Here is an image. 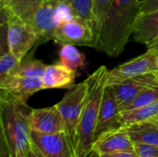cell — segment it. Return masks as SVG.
<instances>
[{"label": "cell", "instance_id": "6da1fadb", "mask_svg": "<svg viewBox=\"0 0 158 157\" xmlns=\"http://www.w3.org/2000/svg\"><path fill=\"white\" fill-rule=\"evenodd\" d=\"M140 15V0H114L101 27L95 49L111 57L120 56Z\"/></svg>", "mask_w": 158, "mask_h": 157}, {"label": "cell", "instance_id": "e0dca14e", "mask_svg": "<svg viewBox=\"0 0 158 157\" xmlns=\"http://www.w3.org/2000/svg\"><path fill=\"white\" fill-rule=\"evenodd\" d=\"M157 115L158 101L139 108L120 112L118 116V124L120 128H126L134 124L151 121Z\"/></svg>", "mask_w": 158, "mask_h": 157}, {"label": "cell", "instance_id": "3957f363", "mask_svg": "<svg viewBox=\"0 0 158 157\" xmlns=\"http://www.w3.org/2000/svg\"><path fill=\"white\" fill-rule=\"evenodd\" d=\"M109 70L101 66L87 79L88 94L76 131V157H86L92 151L95 140V129L104 90L106 86Z\"/></svg>", "mask_w": 158, "mask_h": 157}, {"label": "cell", "instance_id": "8fae6325", "mask_svg": "<svg viewBox=\"0 0 158 157\" xmlns=\"http://www.w3.org/2000/svg\"><path fill=\"white\" fill-rule=\"evenodd\" d=\"M158 85L154 72L134 77L130 80L112 84L120 112L130 105L143 90L148 87Z\"/></svg>", "mask_w": 158, "mask_h": 157}, {"label": "cell", "instance_id": "4fadbf2b", "mask_svg": "<svg viewBox=\"0 0 158 157\" xmlns=\"http://www.w3.org/2000/svg\"><path fill=\"white\" fill-rule=\"evenodd\" d=\"M31 130L41 133H59L66 130L61 112L56 105L39 109H32L30 117Z\"/></svg>", "mask_w": 158, "mask_h": 157}, {"label": "cell", "instance_id": "d6a6232c", "mask_svg": "<svg viewBox=\"0 0 158 157\" xmlns=\"http://www.w3.org/2000/svg\"><path fill=\"white\" fill-rule=\"evenodd\" d=\"M52 1H54V2H56V3H58V4H65V3H67L69 0H52Z\"/></svg>", "mask_w": 158, "mask_h": 157}, {"label": "cell", "instance_id": "f1b7e54d", "mask_svg": "<svg viewBox=\"0 0 158 157\" xmlns=\"http://www.w3.org/2000/svg\"><path fill=\"white\" fill-rule=\"evenodd\" d=\"M146 47H147L148 51H152V52H155V53L158 54V33L152 41H150L146 44Z\"/></svg>", "mask_w": 158, "mask_h": 157}, {"label": "cell", "instance_id": "e575fe53", "mask_svg": "<svg viewBox=\"0 0 158 157\" xmlns=\"http://www.w3.org/2000/svg\"><path fill=\"white\" fill-rule=\"evenodd\" d=\"M151 121L155 122L156 124H157V125H158V115H157V116H156V118H154V119H152Z\"/></svg>", "mask_w": 158, "mask_h": 157}, {"label": "cell", "instance_id": "603a6c76", "mask_svg": "<svg viewBox=\"0 0 158 157\" xmlns=\"http://www.w3.org/2000/svg\"><path fill=\"white\" fill-rule=\"evenodd\" d=\"M158 101V85L151 86L143 90L130 105H128L122 111L139 108L144 105H151ZM121 111V112H122Z\"/></svg>", "mask_w": 158, "mask_h": 157}, {"label": "cell", "instance_id": "484cf974", "mask_svg": "<svg viewBox=\"0 0 158 157\" xmlns=\"http://www.w3.org/2000/svg\"><path fill=\"white\" fill-rule=\"evenodd\" d=\"M134 151L137 157H158V146L155 145L134 143Z\"/></svg>", "mask_w": 158, "mask_h": 157}, {"label": "cell", "instance_id": "ba28073f", "mask_svg": "<svg viewBox=\"0 0 158 157\" xmlns=\"http://www.w3.org/2000/svg\"><path fill=\"white\" fill-rule=\"evenodd\" d=\"M157 55L155 52L147 50L144 54L109 70L106 85H112L156 71L158 70Z\"/></svg>", "mask_w": 158, "mask_h": 157}, {"label": "cell", "instance_id": "8992f818", "mask_svg": "<svg viewBox=\"0 0 158 157\" xmlns=\"http://www.w3.org/2000/svg\"><path fill=\"white\" fill-rule=\"evenodd\" d=\"M53 40L61 44L69 43L96 47V39L93 28L83 19L73 16L58 21Z\"/></svg>", "mask_w": 158, "mask_h": 157}, {"label": "cell", "instance_id": "83f0119b", "mask_svg": "<svg viewBox=\"0 0 158 157\" xmlns=\"http://www.w3.org/2000/svg\"><path fill=\"white\" fill-rule=\"evenodd\" d=\"M100 157H137L135 151H123L117 153H109V154H102Z\"/></svg>", "mask_w": 158, "mask_h": 157}, {"label": "cell", "instance_id": "7a4b0ae2", "mask_svg": "<svg viewBox=\"0 0 158 157\" xmlns=\"http://www.w3.org/2000/svg\"><path fill=\"white\" fill-rule=\"evenodd\" d=\"M31 111L27 103L0 95V152L12 157L27 156L31 143Z\"/></svg>", "mask_w": 158, "mask_h": 157}, {"label": "cell", "instance_id": "4dcf8cb0", "mask_svg": "<svg viewBox=\"0 0 158 157\" xmlns=\"http://www.w3.org/2000/svg\"><path fill=\"white\" fill-rule=\"evenodd\" d=\"M86 157H100V155H99L97 152H95V151L93 150V151H92V152H91Z\"/></svg>", "mask_w": 158, "mask_h": 157}, {"label": "cell", "instance_id": "30bf717a", "mask_svg": "<svg viewBox=\"0 0 158 157\" xmlns=\"http://www.w3.org/2000/svg\"><path fill=\"white\" fill-rule=\"evenodd\" d=\"M31 141L44 157H73L65 131L47 134L31 130Z\"/></svg>", "mask_w": 158, "mask_h": 157}, {"label": "cell", "instance_id": "9a60e30c", "mask_svg": "<svg viewBox=\"0 0 158 157\" xmlns=\"http://www.w3.org/2000/svg\"><path fill=\"white\" fill-rule=\"evenodd\" d=\"M76 72L60 63L48 65L42 78L44 89L71 88L74 86Z\"/></svg>", "mask_w": 158, "mask_h": 157}, {"label": "cell", "instance_id": "44dd1931", "mask_svg": "<svg viewBox=\"0 0 158 157\" xmlns=\"http://www.w3.org/2000/svg\"><path fill=\"white\" fill-rule=\"evenodd\" d=\"M44 1V0H11L6 5H1V10L2 13L21 19Z\"/></svg>", "mask_w": 158, "mask_h": 157}, {"label": "cell", "instance_id": "836d02e7", "mask_svg": "<svg viewBox=\"0 0 158 157\" xmlns=\"http://www.w3.org/2000/svg\"><path fill=\"white\" fill-rule=\"evenodd\" d=\"M11 0H0V4L1 5H6V4H7V3H9Z\"/></svg>", "mask_w": 158, "mask_h": 157}, {"label": "cell", "instance_id": "4316f807", "mask_svg": "<svg viewBox=\"0 0 158 157\" xmlns=\"http://www.w3.org/2000/svg\"><path fill=\"white\" fill-rule=\"evenodd\" d=\"M158 10V0H142L141 14H147Z\"/></svg>", "mask_w": 158, "mask_h": 157}, {"label": "cell", "instance_id": "d590c367", "mask_svg": "<svg viewBox=\"0 0 158 157\" xmlns=\"http://www.w3.org/2000/svg\"><path fill=\"white\" fill-rule=\"evenodd\" d=\"M154 74H155V77H156V81H157V82H158V70L155 71V72H154Z\"/></svg>", "mask_w": 158, "mask_h": 157}, {"label": "cell", "instance_id": "d4e9b609", "mask_svg": "<svg viewBox=\"0 0 158 157\" xmlns=\"http://www.w3.org/2000/svg\"><path fill=\"white\" fill-rule=\"evenodd\" d=\"M114 0H94V35L97 43V38L101 30V27L104 23L106 15ZM96 48V47H95Z\"/></svg>", "mask_w": 158, "mask_h": 157}, {"label": "cell", "instance_id": "5b68a950", "mask_svg": "<svg viewBox=\"0 0 158 157\" xmlns=\"http://www.w3.org/2000/svg\"><path fill=\"white\" fill-rule=\"evenodd\" d=\"M6 24V39L8 50L20 61L24 59L32 46L39 44L36 32L21 19L2 13Z\"/></svg>", "mask_w": 158, "mask_h": 157}, {"label": "cell", "instance_id": "277c9868", "mask_svg": "<svg viewBox=\"0 0 158 157\" xmlns=\"http://www.w3.org/2000/svg\"><path fill=\"white\" fill-rule=\"evenodd\" d=\"M88 89L89 83L88 81L85 80L84 81L69 88L63 99L56 104L65 121V132L68 136L73 157H76L75 140L77 127L86 102Z\"/></svg>", "mask_w": 158, "mask_h": 157}, {"label": "cell", "instance_id": "7c38bea8", "mask_svg": "<svg viewBox=\"0 0 158 157\" xmlns=\"http://www.w3.org/2000/svg\"><path fill=\"white\" fill-rule=\"evenodd\" d=\"M119 113L120 109L116 98L114 89L111 85H106L104 90L101 101L95 129V138H97L103 132L120 128L118 124Z\"/></svg>", "mask_w": 158, "mask_h": 157}, {"label": "cell", "instance_id": "2e32d148", "mask_svg": "<svg viewBox=\"0 0 158 157\" xmlns=\"http://www.w3.org/2000/svg\"><path fill=\"white\" fill-rule=\"evenodd\" d=\"M158 33V10L141 14L135 23L131 39L134 42L147 44Z\"/></svg>", "mask_w": 158, "mask_h": 157}, {"label": "cell", "instance_id": "f546056e", "mask_svg": "<svg viewBox=\"0 0 158 157\" xmlns=\"http://www.w3.org/2000/svg\"><path fill=\"white\" fill-rule=\"evenodd\" d=\"M26 157H44L43 155V154L37 149V147L31 143V146H30V149L28 151V154H27V156Z\"/></svg>", "mask_w": 158, "mask_h": 157}, {"label": "cell", "instance_id": "5bb4252c", "mask_svg": "<svg viewBox=\"0 0 158 157\" xmlns=\"http://www.w3.org/2000/svg\"><path fill=\"white\" fill-rule=\"evenodd\" d=\"M93 150L99 155L134 151V143L126 128H119L103 132L95 138Z\"/></svg>", "mask_w": 158, "mask_h": 157}, {"label": "cell", "instance_id": "9c48e42d", "mask_svg": "<svg viewBox=\"0 0 158 157\" xmlns=\"http://www.w3.org/2000/svg\"><path fill=\"white\" fill-rule=\"evenodd\" d=\"M41 90H44L42 78L11 75L0 79V95L8 96L22 103H27L32 94Z\"/></svg>", "mask_w": 158, "mask_h": 157}, {"label": "cell", "instance_id": "52a82bcc", "mask_svg": "<svg viewBox=\"0 0 158 157\" xmlns=\"http://www.w3.org/2000/svg\"><path fill=\"white\" fill-rule=\"evenodd\" d=\"M58 3L52 0H44L21 18V19L26 22L38 35L39 44L49 40H53L54 31L58 23Z\"/></svg>", "mask_w": 158, "mask_h": 157}, {"label": "cell", "instance_id": "ffe728a7", "mask_svg": "<svg viewBox=\"0 0 158 157\" xmlns=\"http://www.w3.org/2000/svg\"><path fill=\"white\" fill-rule=\"evenodd\" d=\"M66 4L69 5L73 17L80 18L86 21L94 31V0H69Z\"/></svg>", "mask_w": 158, "mask_h": 157}, {"label": "cell", "instance_id": "1f68e13d", "mask_svg": "<svg viewBox=\"0 0 158 157\" xmlns=\"http://www.w3.org/2000/svg\"><path fill=\"white\" fill-rule=\"evenodd\" d=\"M0 157H12L6 152H0Z\"/></svg>", "mask_w": 158, "mask_h": 157}, {"label": "cell", "instance_id": "8d00e7d4", "mask_svg": "<svg viewBox=\"0 0 158 157\" xmlns=\"http://www.w3.org/2000/svg\"><path fill=\"white\" fill-rule=\"evenodd\" d=\"M156 61H157V66H158V55H157V58H156Z\"/></svg>", "mask_w": 158, "mask_h": 157}, {"label": "cell", "instance_id": "7402d4cb", "mask_svg": "<svg viewBox=\"0 0 158 157\" xmlns=\"http://www.w3.org/2000/svg\"><path fill=\"white\" fill-rule=\"evenodd\" d=\"M46 67L47 65L40 60L23 59L15 75L30 78H43Z\"/></svg>", "mask_w": 158, "mask_h": 157}, {"label": "cell", "instance_id": "ac0fdd59", "mask_svg": "<svg viewBox=\"0 0 158 157\" xmlns=\"http://www.w3.org/2000/svg\"><path fill=\"white\" fill-rule=\"evenodd\" d=\"M133 143H145L158 146V125L146 121L126 127Z\"/></svg>", "mask_w": 158, "mask_h": 157}, {"label": "cell", "instance_id": "cb8c5ba5", "mask_svg": "<svg viewBox=\"0 0 158 157\" xmlns=\"http://www.w3.org/2000/svg\"><path fill=\"white\" fill-rule=\"evenodd\" d=\"M21 61L19 60L8 49L2 52L0 57V79L15 75L20 66Z\"/></svg>", "mask_w": 158, "mask_h": 157}, {"label": "cell", "instance_id": "d6986e66", "mask_svg": "<svg viewBox=\"0 0 158 157\" xmlns=\"http://www.w3.org/2000/svg\"><path fill=\"white\" fill-rule=\"evenodd\" d=\"M59 61L68 68L77 71L86 65V57L73 44H62L59 50Z\"/></svg>", "mask_w": 158, "mask_h": 157}]
</instances>
